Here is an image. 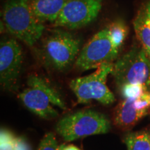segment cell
Returning a JSON list of instances; mask_svg holds the SVG:
<instances>
[{"label": "cell", "instance_id": "1", "mask_svg": "<svg viewBox=\"0 0 150 150\" xmlns=\"http://www.w3.org/2000/svg\"><path fill=\"white\" fill-rule=\"evenodd\" d=\"M40 40L38 54L40 60L47 66L59 72L70 68L81 50L80 38L59 29L45 31Z\"/></svg>", "mask_w": 150, "mask_h": 150}, {"label": "cell", "instance_id": "2", "mask_svg": "<svg viewBox=\"0 0 150 150\" xmlns=\"http://www.w3.org/2000/svg\"><path fill=\"white\" fill-rule=\"evenodd\" d=\"M1 30L32 47L45 31L33 13L29 0H7L1 11Z\"/></svg>", "mask_w": 150, "mask_h": 150}, {"label": "cell", "instance_id": "3", "mask_svg": "<svg viewBox=\"0 0 150 150\" xmlns=\"http://www.w3.org/2000/svg\"><path fill=\"white\" fill-rule=\"evenodd\" d=\"M18 96L27 109L42 119L51 120L59 115L54 106L63 110L67 108L59 92L38 75H30L27 87Z\"/></svg>", "mask_w": 150, "mask_h": 150}, {"label": "cell", "instance_id": "4", "mask_svg": "<svg viewBox=\"0 0 150 150\" xmlns=\"http://www.w3.org/2000/svg\"><path fill=\"white\" fill-rule=\"evenodd\" d=\"M111 74L118 89L131 84L150 92V59L140 45H134L114 63Z\"/></svg>", "mask_w": 150, "mask_h": 150}, {"label": "cell", "instance_id": "5", "mask_svg": "<svg viewBox=\"0 0 150 150\" xmlns=\"http://www.w3.org/2000/svg\"><path fill=\"white\" fill-rule=\"evenodd\" d=\"M56 132L65 141L108 133L110 122L104 114L93 110H82L69 114L59 120Z\"/></svg>", "mask_w": 150, "mask_h": 150}, {"label": "cell", "instance_id": "6", "mask_svg": "<svg viewBox=\"0 0 150 150\" xmlns=\"http://www.w3.org/2000/svg\"><path fill=\"white\" fill-rule=\"evenodd\" d=\"M114 63H105L95 72L72 80L70 87L79 104H88L96 101L102 104L109 105L115 101L113 93L106 85L108 74H111Z\"/></svg>", "mask_w": 150, "mask_h": 150}, {"label": "cell", "instance_id": "7", "mask_svg": "<svg viewBox=\"0 0 150 150\" xmlns=\"http://www.w3.org/2000/svg\"><path fill=\"white\" fill-rule=\"evenodd\" d=\"M119 52L105 27L95 33L81 48L75 65L81 71L97 69L105 63H113Z\"/></svg>", "mask_w": 150, "mask_h": 150}, {"label": "cell", "instance_id": "8", "mask_svg": "<svg viewBox=\"0 0 150 150\" xmlns=\"http://www.w3.org/2000/svg\"><path fill=\"white\" fill-rule=\"evenodd\" d=\"M102 8V0H69L53 25L68 29H80L93 22Z\"/></svg>", "mask_w": 150, "mask_h": 150}, {"label": "cell", "instance_id": "9", "mask_svg": "<svg viewBox=\"0 0 150 150\" xmlns=\"http://www.w3.org/2000/svg\"><path fill=\"white\" fill-rule=\"evenodd\" d=\"M23 61L22 49L14 38L2 40L0 44V79L5 88L15 86Z\"/></svg>", "mask_w": 150, "mask_h": 150}, {"label": "cell", "instance_id": "10", "mask_svg": "<svg viewBox=\"0 0 150 150\" xmlns=\"http://www.w3.org/2000/svg\"><path fill=\"white\" fill-rule=\"evenodd\" d=\"M149 93L145 92L140 96L124 98L116 106L113 122L117 128L129 130L147 115L150 108Z\"/></svg>", "mask_w": 150, "mask_h": 150}, {"label": "cell", "instance_id": "11", "mask_svg": "<svg viewBox=\"0 0 150 150\" xmlns=\"http://www.w3.org/2000/svg\"><path fill=\"white\" fill-rule=\"evenodd\" d=\"M133 26L138 42L150 59V0H145L138 8Z\"/></svg>", "mask_w": 150, "mask_h": 150}, {"label": "cell", "instance_id": "12", "mask_svg": "<svg viewBox=\"0 0 150 150\" xmlns=\"http://www.w3.org/2000/svg\"><path fill=\"white\" fill-rule=\"evenodd\" d=\"M33 13L42 23L53 24L69 0H29Z\"/></svg>", "mask_w": 150, "mask_h": 150}, {"label": "cell", "instance_id": "13", "mask_svg": "<svg viewBox=\"0 0 150 150\" xmlns=\"http://www.w3.org/2000/svg\"><path fill=\"white\" fill-rule=\"evenodd\" d=\"M107 29L112 44L118 51H120L129 34V27L121 19L114 20L108 24Z\"/></svg>", "mask_w": 150, "mask_h": 150}, {"label": "cell", "instance_id": "14", "mask_svg": "<svg viewBox=\"0 0 150 150\" xmlns=\"http://www.w3.org/2000/svg\"><path fill=\"white\" fill-rule=\"evenodd\" d=\"M127 150H150V131L128 133L124 138Z\"/></svg>", "mask_w": 150, "mask_h": 150}, {"label": "cell", "instance_id": "15", "mask_svg": "<svg viewBox=\"0 0 150 150\" xmlns=\"http://www.w3.org/2000/svg\"><path fill=\"white\" fill-rule=\"evenodd\" d=\"M37 150H61V145H59L53 133L49 132L41 140Z\"/></svg>", "mask_w": 150, "mask_h": 150}, {"label": "cell", "instance_id": "16", "mask_svg": "<svg viewBox=\"0 0 150 150\" xmlns=\"http://www.w3.org/2000/svg\"><path fill=\"white\" fill-rule=\"evenodd\" d=\"M16 137L10 131L1 129L0 132V150H13Z\"/></svg>", "mask_w": 150, "mask_h": 150}, {"label": "cell", "instance_id": "17", "mask_svg": "<svg viewBox=\"0 0 150 150\" xmlns=\"http://www.w3.org/2000/svg\"><path fill=\"white\" fill-rule=\"evenodd\" d=\"M120 94L124 98L140 96L145 92H148L145 88L140 85H125L119 89Z\"/></svg>", "mask_w": 150, "mask_h": 150}, {"label": "cell", "instance_id": "18", "mask_svg": "<svg viewBox=\"0 0 150 150\" xmlns=\"http://www.w3.org/2000/svg\"><path fill=\"white\" fill-rule=\"evenodd\" d=\"M13 150H31V146L23 137L16 138Z\"/></svg>", "mask_w": 150, "mask_h": 150}, {"label": "cell", "instance_id": "19", "mask_svg": "<svg viewBox=\"0 0 150 150\" xmlns=\"http://www.w3.org/2000/svg\"><path fill=\"white\" fill-rule=\"evenodd\" d=\"M61 150H81V149L74 145H61Z\"/></svg>", "mask_w": 150, "mask_h": 150}, {"label": "cell", "instance_id": "20", "mask_svg": "<svg viewBox=\"0 0 150 150\" xmlns=\"http://www.w3.org/2000/svg\"><path fill=\"white\" fill-rule=\"evenodd\" d=\"M149 103H150V93H149Z\"/></svg>", "mask_w": 150, "mask_h": 150}]
</instances>
